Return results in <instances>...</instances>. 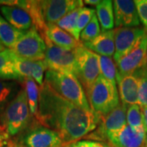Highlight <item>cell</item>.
<instances>
[{"mask_svg": "<svg viewBox=\"0 0 147 147\" xmlns=\"http://www.w3.org/2000/svg\"><path fill=\"white\" fill-rule=\"evenodd\" d=\"M36 119L41 125L56 131L66 146L94 131L101 116L65 100L44 83L40 87Z\"/></svg>", "mask_w": 147, "mask_h": 147, "instance_id": "cell-1", "label": "cell"}, {"mask_svg": "<svg viewBox=\"0 0 147 147\" xmlns=\"http://www.w3.org/2000/svg\"><path fill=\"white\" fill-rule=\"evenodd\" d=\"M44 82L65 100L85 110L93 111L83 85L73 74L47 69Z\"/></svg>", "mask_w": 147, "mask_h": 147, "instance_id": "cell-2", "label": "cell"}, {"mask_svg": "<svg viewBox=\"0 0 147 147\" xmlns=\"http://www.w3.org/2000/svg\"><path fill=\"white\" fill-rule=\"evenodd\" d=\"M86 95L92 110L100 116L106 115L120 103L116 84L107 80L101 74Z\"/></svg>", "mask_w": 147, "mask_h": 147, "instance_id": "cell-3", "label": "cell"}, {"mask_svg": "<svg viewBox=\"0 0 147 147\" xmlns=\"http://www.w3.org/2000/svg\"><path fill=\"white\" fill-rule=\"evenodd\" d=\"M30 115L26 91L21 89L3 113V125L9 136H16L26 128Z\"/></svg>", "mask_w": 147, "mask_h": 147, "instance_id": "cell-4", "label": "cell"}, {"mask_svg": "<svg viewBox=\"0 0 147 147\" xmlns=\"http://www.w3.org/2000/svg\"><path fill=\"white\" fill-rule=\"evenodd\" d=\"M76 58V77L87 93L100 75L98 55L79 45L74 50Z\"/></svg>", "mask_w": 147, "mask_h": 147, "instance_id": "cell-5", "label": "cell"}, {"mask_svg": "<svg viewBox=\"0 0 147 147\" xmlns=\"http://www.w3.org/2000/svg\"><path fill=\"white\" fill-rule=\"evenodd\" d=\"M11 50L18 57L30 61H43L45 58L46 43L41 34L34 27L16 41Z\"/></svg>", "mask_w": 147, "mask_h": 147, "instance_id": "cell-6", "label": "cell"}, {"mask_svg": "<svg viewBox=\"0 0 147 147\" xmlns=\"http://www.w3.org/2000/svg\"><path fill=\"white\" fill-rule=\"evenodd\" d=\"M46 52L44 61L48 69L73 74L76 76V58L74 50H67L45 39Z\"/></svg>", "mask_w": 147, "mask_h": 147, "instance_id": "cell-7", "label": "cell"}, {"mask_svg": "<svg viewBox=\"0 0 147 147\" xmlns=\"http://www.w3.org/2000/svg\"><path fill=\"white\" fill-rule=\"evenodd\" d=\"M127 105L120 102L109 114L101 116L100 123L88 137L104 142L110 134L119 131L127 124Z\"/></svg>", "mask_w": 147, "mask_h": 147, "instance_id": "cell-8", "label": "cell"}, {"mask_svg": "<svg viewBox=\"0 0 147 147\" xmlns=\"http://www.w3.org/2000/svg\"><path fill=\"white\" fill-rule=\"evenodd\" d=\"M147 57V32L137 42L131 52L116 62L118 74H133L140 69L146 65Z\"/></svg>", "mask_w": 147, "mask_h": 147, "instance_id": "cell-9", "label": "cell"}, {"mask_svg": "<svg viewBox=\"0 0 147 147\" xmlns=\"http://www.w3.org/2000/svg\"><path fill=\"white\" fill-rule=\"evenodd\" d=\"M43 21L46 25L57 23L70 11L84 7L81 0H46L39 1Z\"/></svg>", "mask_w": 147, "mask_h": 147, "instance_id": "cell-10", "label": "cell"}, {"mask_svg": "<svg viewBox=\"0 0 147 147\" xmlns=\"http://www.w3.org/2000/svg\"><path fill=\"white\" fill-rule=\"evenodd\" d=\"M146 32L145 28L142 27L116 28L115 30V52L113 57L115 62L116 63L131 52Z\"/></svg>", "mask_w": 147, "mask_h": 147, "instance_id": "cell-11", "label": "cell"}, {"mask_svg": "<svg viewBox=\"0 0 147 147\" xmlns=\"http://www.w3.org/2000/svg\"><path fill=\"white\" fill-rule=\"evenodd\" d=\"M21 143L26 147H64L57 133L40 123L26 131L22 137Z\"/></svg>", "mask_w": 147, "mask_h": 147, "instance_id": "cell-12", "label": "cell"}, {"mask_svg": "<svg viewBox=\"0 0 147 147\" xmlns=\"http://www.w3.org/2000/svg\"><path fill=\"white\" fill-rule=\"evenodd\" d=\"M146 140L147 131L145 127L133 128L127 123L107 137V141L113 147H146Z\"/></svg>", "mask_w": 147, "mask_h": 147, "instance_id": "cell-13", "label": "cell"}, {"mask_svg": "<svg viewBox=\"0 0 147 147\" xmlns=\"http://www.w3.org/2000/svg\"><path fill=\"white\" fill-rule=\"evenodd\" d=\"M113 8L116 28L139 27L141 21L135 1L115 0L113 1Z\"/></svg>", "mask_w": 147, "mask_h": 147, "instance_id": "cell-14", "label": "cell"}, {"mask_svg": "<svg viewBox=\"0 0 147 147\" xmlns=\"http://www.w3.org/2000/svg\"><path fill=\"white\" fill-rule=\"evenodd\" d=\"M16 71L23 79H33L40 87L43 85L44 73L47 70V65L45 61H30L24 58L15 59Z\"/></svg>", "mask_w": 147, "mask_h": 147, "instance_id": "cell-15", "label": "cell"}, {"mask_svg": "<svg viewBox=\"0 0 147 147\" xmlns=\"http://www.w3.org/2000/svg\"><path fill=\"white\" fill-rule=\"evenodd\" d=\"M116 82L119 86V95L121 102L126 105L138 104L139 78L136 74L117 75Z\"/></svg>", "mask_w": 147, "mask_h": 147, "instance_id": "cell-16", "label": "cell"}, {"mask_svg": "<svg viewBox=\"0 0 147 147\" xmlns=\"http://www.w3.org/2000/svg\"><path fill=\"white\" fill-rule=\"evenodd\" d=\"M0 12L6 21L20 31L26 32L34 27L30 15L21 7L2 6Z\"/></svg>", "mask_w": 147, "mask_h": 147, "instance_id": "cell-17", "label": "cell"}, {"mask_svg": "<svg viewBox=\"0 0 147 147\" xmlns=\"http://www.w3.org/2000/svg\"><path fill=\"white\" fill-rule=\"evenodd\" d=\"M83 46L99 56L114 57L115 52V30L101 32L96 38L90 42L84 43Z\"/></svg>", "mask_w": 147, "mask_h": 147, "instance_id": "cell-18", "label": "cell"}, {"mask_svg": "<svg viewBox=\"0 0 147 147\" xmlns=\"http://www.w3.org/2000/svg\"><path fill=\"white\" fill-rule=\"evenodd\" d=\"M43 39H48L53 44L67 50H74L82 44L81 42H78L72 35L59 28L55 24L47 26L46 34Z\"/></svg>", "mask_w": 147, "mask_h": 147, "instance_id": "cell-19", "label": "cell"}, {"mask_svg": "<svg viewBox=\"0 0 147 147\" xmlns=\"http://www.w3.org/2000/svg\"><path fill=\"white\" fill-rule=\"evenodd\" d=\"M16 54L8 48L0 53V80L24 82L25 79L16 71Z\"/></svg>", "mask_w": 147, "mask_h": 147, "instance_id": "cell-20", "label": "cell"}, {"mask_svg": "<svg viewBox=\"0 0 147 147\" xmlns=\"http://www.w3.org/2000/svg\"><path fill=\"white\" fill-rule=\"evenodd\" d=\"M96 14L102 32L113 30L115 26V15L113 2L110 0H103L96 6Z\"/></svg>", "mask_w": 147, "mask_h": 147, "instance_id": "cell-21", "label": "cell"}, {"mask_svg": "<svg viewBox=\"0 0 147 147\" xmlns=\"http://www.w3.org/2000/svg\"><path fill=\"white\" fill-rule=\"evenodd\" d=\"M21 87L16 81L0 80V114L3 113L11 101L18 95Z\"/></svg>", "mask_w": 147, "mask_h": 147, "instance_id": "cell-22", "label": "cell"}, {"mask_svg": "<svg viewBox=\"0 0 147 147\" xmlns=\"http://www.w3.org/2000/svg\"><path fill=\"white\" fill-rule=\"evenodd\" d=\"M24 34L25 32L16 30L0 14V42L4 47L11 49Z\"/></svg>", "mask_w": 147, "mask_h": 147, "instance_id": "cell-23", "label": "cell"}, {"mask_svg": "<svg viewBox=\"0 0 147 147\" xmlns=\"http://www.w3.org/2000/svg\"><path fill=\"white\" fill-rule=\"evenodd\" d=\"M24 83H25V91L26 93L30 115L36 118L38 109L40 88H38L36 82L30 78H26L24 80Z\"/></svg>", "mask_w": 147, "mask_h": 147, "instance_id": "cell-24", "label": "cell"}, {"mask_svg": "<svg viewBox=\"0 0 147 147\" xmlns=\"http://www.w3.org/2000/svg\"><path fill=\"white\" fill-rule=\"evenodd\" d=\"M80 8H77L75 10L70 11L57 23V26L59 28L62 29L70 35H72L78 42H79L80 40V34L78 31V28H77Z\"/></svg>", "mask_w": 147, "mask_h": 147, "instance_id": "cell-25", "label": "cell"}, {"mask_svg": "<svg viewBox=\"0 0 147 147\" xmlns=\"http://www.w3.org/2000/svg\"><path fill=\"white\" fill-rule=\"evenodd\" d=\"M99 65L100 74L110 82L116 84V78L118 75V69L114 59L109 57L99 56Z\"/></svg>", "mask_w": 147, "mask_h": 147, "instance_id": "cell-26", "label": "cell"}, {"mask_svg": "<svg viewBox=\"0 0 147 147\" xmlns=\"http://www.w3.org/2000/svg\"><path fill=\"white\" fill-rule=\"evenodd\" d=\"M127 123L133 128L145 127L143 123L142 107L138 104L128 105L127 110Z\"/></svg>", "mask_w": 147, "mask_h": 147, "instance_id": "cell-27", "label": "cell"}, {"mask_svg": "<svg viewBox=\"0 0 147 147\" xmlns=\"http://www.w3.org/2000/svg\"><path fill=\"white\" fill-rule=\"evenodd\" d=\"M100 34V23L97 19V16L94 15L92 20L84 28V30L80 34V40L84 43L90 42Z\"/></svg>", "mask_w": 147, "mask_h": 147, "instance_id": "cell-28", "label": "cell"}, {"mask_svg": "<svg viewBox=\"0 0 147 147\" xmlns=\"http://www.w3.org/2000/svg\"><path fill=\"white\" fill-rule=\"evenodd\" d=\"M139 78L138 105L141 107L147 106V68L146 65L136 72Z\"/></svg>", "mask_w": 147, "mask_h": 147, "instance_id": "cell-29", "label": "cell"}, {"mask_svg": "<svg viewBox=\"0 0 147 147\" xmlns=\"http://www.w3.org/2000/svg\"><path fill=\"white\" fill-rule=\"evenodd\" d=\"M95 15V10L93 8H90L87 7H83L80 8L77 23V28L79 34L84 30V28L88 26L90 21L92 20V16Z\"/></svg>", "mask_w": 147, "mask_h": 147, "instance_id": "cell-30", "label": "cell"}, {"mask_svg": "<svg viewBox=\"0 0 147 147\" xmlns=\"http://www.w3.org/2000/svg\"><path fill=\"white\" fill-rule=\"evenodd\" d=\"M135 3L137 6L140 21L143 24L145 30L147 31V0H137L135 1Z\"/></svg>", "mask_w": 147, "mask_h": 147, "instance_id": "cell-31", "label": "cell"}, {"mask_svg": "<svg viewBox=\"0 0 147 147\" xmlns=\"http://www.w3.org/2000/svg\"><path fill=\"white\" fill-rule=\"evenodd\" d=\"M65 147H113L104 142H98V141H88L84 140L76 142L72 144H69Z\"/></svg>", "mask_w": 147, "mask_h": 147, "instance_id": "cell-32", "label": "cell"}, {"mask_svg": "<svg viewBox=\"0 0 147 147\" xmlns=\"http://www.w3.org/2000/svg\"><path fill=\"white\" fill-rule=\"evenodd\" d=\"M9 134L3 124H0V147H9Z\"/></svg>", "mask_w": 147, "mask_h": 147, "instance_id": "cell-33", "label": "cell"}, {"mask_svg": "<svg viewBox=\"0 0 147 147\" xmlns=\"http://www.w3.org/2000/svg\"><path fill=\"white\" fill-rule=\"evenodd\" d=\"M142 116H143V123L145 129L147 131V106H143L142 107Z\"/></svg>", "mask_w": 147, "mask_h": 147, "instance_id": "cell-34", "label": "cell"}, {"mask_svg": "<svg viewBox=\"0 0 147 147\" xmlns=\"http://www.w3.org/2000/svg\"><path fill=\"white\" fill-rule=\"evenodd\" d=\"M100 3V0H84V4H88V5L92 6H96L98 5Z\"/></svg>", "mask_w": 147, "mask_h": 147, "instance_id": "cell-35", "label": "cell"}, {"mask_svg": "<svg viewBox=\"0 0 147 147\" xmlns=\"http://www.w3.org/2000/svg\"><path fill=\"white\" fill-rule=\"evenodd\" d=\"M5 49L6 48L5 47H4V45H3L2 42H0V53H1V52H3V51H4Z\"/></svg>", "mask_w": 147, "mask_h": 147, "instance_id": "cell-36", "label": "cell"}, {"mask_svg": "<svg viewBox=\"0 0 147 147\" xmlns=\"http://www.w3.org/2000/svg\"><path fill=\"white\" fill-rule=\"evenodd\" d=\"M9 147H19L17 145H14V144H12V143H11L10 142V144H9ZM65 147V146H64Z\"/></svg>", "mask_w": 147, "mask_h": 147, "instance_id": "cell-37", "label": "cell"}, {"mask_svg": "<svg viewBox=\"0 0 147 147\" xmlns=\"http://www.w3.org/2000/svg\"><path fill=\"white\" fill-rule=\"evenodd\" d=\"M146 147H147V140H146Z\"/></svg>", "mask_w": 147, "mask_h": 147, "instance_id": "cell-38", "label": "cell"}, {"mask_svg": "<svg viewBox=\"0 0 147 147\" xmlns=\"http://www.w3.org/2000/svg\"><path fill=\"white\" fill-rule=\"evenodd\" d=\"M146 68H147V57H146Z\"/></svg>", "mask_w": 147, "mask_h": 147, "instance_id": "cell-39", "label": "cell"}]
</instances>
